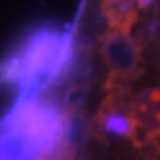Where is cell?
<instances>
[{
	"label": "cell",
	"mask_w": 160,
	"mask_h": 160,
	"mask_svg": "<svg viewBox=\"0 0 160 160\" xmlns=\"http://www.w3.org/2000/svg\"><path fill=\"white\" fill-rule=\"evenodd\" d=\"M128 132L124 139L144 160H160V80L144 85L126 98Z\"/></svg>",
	"instance_id": "cell-3"
},
{
	"label": "cell",
	"mask_w": 160,
	"mask_h": 160,
	"mask_svg": "<svg viewBox=\"0 0 160 160\" xmlns=\"http://www.w3.org/2000/svg\"><path fill=\"white\" fill-rule=\"evenodd\" d=\"M0 160H77L65 111L33 97L21 100L0 131Z\"/></svg>",
	"instance_id": "cell-1"
},
{
	"label": "cell",
	"mask_w": 160,
	"mask_h": 160,
	"mask_svg": "<svg viewBox=\"0 0 160 160\" xmlns=\"http://www.w3.org/2000/svg\"><path fill=\"white\" fill-rule=\"evenodd\" d=\"M101 57L108 72L105 88L129 87L144 74L142 42L131 31L108 30L101 38Z\"/></svg>",
	"instance_id": "cell-4"
},
{
	"label": "cell",
	"mask_w": 160,
	"mask_h": 160,
	"mask_svg": "<svg viewBox=\"0 0 160 160\" xmlns=\"http://www.w3.org/2000/svg\"><path fill=\"white\" fill-rule=\"evenodd\" d=\"M72 54L70 34L62 30H39L31 34L13 54L0 64V80L8 82L31 95L49 78H54L67 65Z\"/></svg>",
	"instance_id": "cell-2"
}]
</instances>
